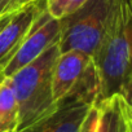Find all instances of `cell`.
<instances>
[{"mask_svg": "<svg viewBox=\"0 0 132 132\" xmlns=\"http://www.w3.org/2000/svg\"><path fill=\"white\" fill-rule=\"evenodd\" d=\"M92 60L100 82L97 105L118 95L124 80L132 74L131 0H114L106 30Z\"/></svg>", "mask_w": 132, "mask_h": 132, "instance_id": "6da1fadb", "label": "cell"}, {"mask_svg": "<svg viewBox=\"0 0 132 132\" xmlns=\"http://www.w3.org/2000/svg\"><path fill=\"white\" fill-rule=\"evenodd\" d=\"M60 53L57 42L31 63L8 78L18 104L20 131L49 115L57 108L58 102L53 96L52 82L54 62Z\"/></svg>", "mask_w": 132, "mask_h": 132, "instance_id": "7a4b0ae2", "label": "cell"}, {"mask_svg": "<svg viewBox=\"0 0 132 132\" xmlns=\"http://www.w3.org/2000/svg\"><path fill=\"white\" fill-rule=\"evenodd\" d=\"M114 0H88L60 20V52L80 51L93 57L106 30Z\"/></svg>", "mask_w": 132, "mask_h": 132, "instance_id": "3957f363", "label": "cell"}, {"mask_svg": "<svg viewBox=\"0 0 132 132\" xmlns=\"http://www.w3.org/2000/svg\"><path fill=\"white\" fill-rule=\"evenodd\" d=\"M53 96L58 102L68 96H80L96 104L100 82L93 60L80 51L61 52L53 68Z\"/></svg>", "mask_w": 132, "mask_h": 132, "instance_id": "277c9868", "label": "cell"}, {"mask_svg": "<svg viewBox=\"0 0 132 132\" xmlns=\"http://www.w3.org/2000/svg\"><path fill=\"white\" fill-rule=\"evenodd\" d=\"M58 39H60V20L53 18L45 9L35 20L30 31L21 43L18 52L3 71L2 80L11 78L22 68L31 63L47 48L57 43Z\"/></svg>", "mask_w": 132, "mask_h": 132, "instance_id": "5b68a950", "label": "cell"}, {"mask_svg": "<svg viewBox=\"0 0 132 132\" xmlns=\"http://www.w3.org/2000/svg\"><path fill=\"white\" fill-rule=\"evenodd\" d=\"M45 9L47 0H35L12 13L9 22L0 31V82L3 71L18 52L32 23Z\"/></svg>", "mask_w": 132, "mask_h": 132, "instance_id": "8992f818", "label": "cell"}, {"mask_svg": "<svg viewBox=\"0 0 132 132\" xmlns=\"http://www.w3.org/2000/svg\"><path fill=\"white\" fill-rule=\"evenodd\" d=\"M93 105L84 97L68 96L58 101L54 111L20 132H79Z\"/></svg>", "mask_w": 132, "mask_h": 132, "instance_id": "52a82bcc", "label": "cell"}, {"mask_svg": "<svg viewBox=\"0 0 132 132\" xmlns=\"http://www.w3.org/2000/svg\"><path fill=\"white\" fill-rule=\"evenodd\" d=\"M96 106L98 109L96 132H127L123 101L119 95H114Z\"/></svg>", "mask_w": 132, "mask_h": 132, "instance_id": "ba28073f", "label": "cell"}, {"mask_svg": "<svg viewBox=\"0 0 132 132\" xmlns=\"http://www.w3.org/2000/svg\"><path fill=\"white\" fill-rule=\"evenodd\" d=\"M20 131V110L11 80L0 82V132Z\"/></svg>", "mask_w": 132, "mask_h": 132, "instance_id": "9c48e42d", "label": "cell"}, {"mask_svg": "<svg viewBox=\"0 0 132 132\" xmlns=\"http://www.w3.org/2000/svg\"><path fill=\"white\" fill-rule=\"evenodd\" d=\"M88 0H47V11L56 18L62 20L83 7Z\"/></svg>", "mask_w": 132, "mask_h": 132, "instance_id": "30bf717a", "label": "cell"}, {"mask_svg": "<svg viewBox=\"0 0 132 132\" xmlns=\"http://www.w3.org/2000/svg\"><path fill=\"white\" fill-rule=\"evenodd\" d=\"M97 120H98V109H97L96 105H93L89 109V111H88V114H87L79 132H96Z\"/></svg>", "mask_w": 132, "mask_h": 132, "instance_id": "8fae6325", "label": "cell"}, {"mask_svg": "<svg viewBox=\"0 0 132 132\" xmlns=\"http://www.w3.org/2000/svg\"><path fill=\"white\" fill-rule=\"evenodd\" d=\"M118 95L120 96L123 102L132 110V74L124 80V83L122 84Z\"/></svg>", "mask_w": 132, "mask_h": 132, "instance_id": "7c38bea8", "label": "cell"}, {"mask_svg": "<svg viewBox=\"0 0 132 132\" xmlns=\"http://www.w3.org/2000/svg\"><path fill=\"white\" fill-rule=\"evenodd\" d=\"M32 2H35V0H13V2L11 3V5L8 7L5 14H12V13L20 11L21 8H23L25 5H27V4H30V3H32ZM5 14H4V16H5Z\"/></svg>", "mask_w": 132, "mask_h": 132, "instance_id": "4fadbf2b", "label": "cell"}, {"mask_svg": "<svg viewBox=\"0 0 132 132\" xmlns=\"http://www.w3.org/2000/svg\"><path fill=\"white\" fill-rule=\"evenodd\" d=\"M122 101H123V100H122ZM123 113H124L127 132H132V110H131L124 102H123Z\"/></svg>", "mask_w": 132, "mask_h": 132, "instance_id": "5bb4252c", "label": "cell"}, {"mask_svg": "<svg viewBox=\"0 0 132 132\" xmlns=\"http://www.w3.org/2000/svg\"><path fill=\"white\" fill-rule=\"evenodd\" d=\"M13 0H0V17H3Z\"/></svg>", "mask_w": 132, "mask_h": 132, "instance_id": "9a60e30c", "label": "cell"}, {"mask_svg": "<svg viewBox=\"0 0 132 132\" xmlns=\"http://www.w3.org/2000/svg\"><path fill=\"white\" fill-rule=\"evenodd\" d=\"M11 17H12V14H5V16H3V17H0V31H2L3 27L9 22Z\"/></svg>", "mask_w": 132, "mask_h": 132, "instance_id": "2e32d148", "label": "cell"}, {"mask_svg": "<svg viewBox=\"0 0 132 132\" xmlns=\"http://www.w3.org/2000/svg\"><path fill=\"white\" fill-rule=\"evenodd\" d=\"M131 2H132V0H131Z\"/></svg>", "mask_w": 132, "mask_h": 132, "instance_id": "e0dca14e", "label": "cell"}]
</instances>
